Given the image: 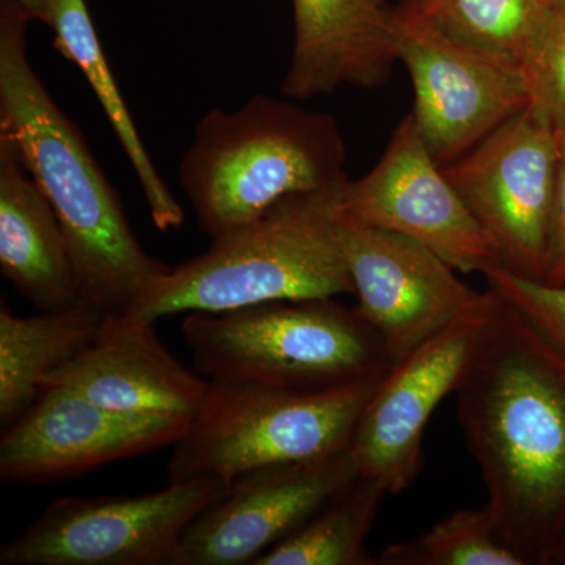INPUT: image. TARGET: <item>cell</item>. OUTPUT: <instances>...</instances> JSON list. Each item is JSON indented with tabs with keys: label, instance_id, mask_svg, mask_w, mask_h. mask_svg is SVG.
Returning <instances> with one entry per match:
<instances>
[{
	"label": "cell",
	"instance_id": "6da1fadb",
	"mask_svg": "<svg viewBox=\"0 0 565 565\" xmlns=\"http://www.w3.org/2000/svg\"><path fill=\"white\" fill-rule=\"evenodd\" d=\"M455 394L498 534L526 565L553 564L565 542L564 356L498 296Z\"/></svg>",
	"mask_w": 565,
	"mask_h": 565
},
{
	"label": "cell",
	"instance_id": "7a4b0ae2",
	"mask_svg": "<svg viewBox=\"0 0 565 565\" xmlns=\"http://www.w3.org/2000/svg\"><path fill=\"white\" fill-rule=\"evenodd\" d=\"M31 21L17 3H0V132L61 222L85 303L125 315L170 266L143 250L84 134L32 68Z\"/></svg>",
	"mask_w": 565,
	"mask_h": 565
},
{
	"label": "cell",
	"instance_id": "3957f363",
	"mask_svg": "<svg viewBox=\"0 0 565 565\" xmlns=\"http://www.w3.org/2000/svg\"><path fill=\"white\" fill-rule=\"evenodd\" d=\"M344 184L286 196L255 221L211 237L203 255L170 267L126 315L156 322L193 311L353 296L340 233Z\"/></svg>",
	"mask_w": 565,
	"mask_h": 565
},
{
	"label": "cell",
	"instance_id": "277c9868",
	"mask_svg": "<svg viewBox=\"0 0 565 565\" xmlns=\"http://www.w3.org/2000/svg\"><path fill=\"white\" fill-rule=\"evenodd\" d=\"M345 159L333 115L255 95L196 122L178 178L200 230L215 237L286 196L343 184Z\"/></svg>",
	"mask_w": 565,
	"mask_h": 565
},
{
	"label": "cell",
	"instance_id": "5b68a950",
	"mask_svg": "<svg viewBox=\"0 0 565 565\" xmlns=\"http://www.w3.org/2000/svg\"><path fill=\"white\" fill-rule=\"evenodd\" d=\"M181 332L196 373L218 384L321 392L384 377L396 364L374 327L334 297L193 311Z\"/></svg>",
	"mask_w": 565,
	"mask_h": 565
},
{
	"label": "cell",
	"instance_id": "8992f818",
	"mask_svg": "<svg viewBox=\"0 0 565 565\" xmlns=\"http://www.w3.org/2000/svg\"><path fill=\"white\" fill-rule=\"evenodd\" d=\"M382 379L321 392L210 381L202 407L173 444L169 482L232 484L258 468L344 451Z\"/></svg>",
	"mask_w": 565,
	"mask_h": 565
},
{
	"label": "cell",
	"instance_id": "52a82bcc",
	"mask_svg": "<svg viewBox=\"0 0 565 565\" xmlns=\"http://www.w3.org/2000/svg\"><path fill=\"white\" fill-rule=\"evenodd\" d=\"M230 484L169 482L166 489L54 501L0 550V565H167L185 527Z\"/></svg>",
	"mask_w": 565,
	"mask_h": 565
},
{
	"label": "cell",
	"instance_id": "ba28073f",
	"mask_svg": "<svg viewBox=\"0 0 565 565\" xmlns=\"http://www.w3.org/2000/svg\"><path fill=\"white\" fill-rule=\"evenodd\" d=\"M559 140L530 107L444 167L504 269L545 280Z\"/></svg>",
	"mask_w": 565,
	"mask_h": 565
},
{
	"label": "cell",
	"instance_id": "9c48e42d",
	"mask_svg": "<svg viewBox=\"0 0 565 565\" xmlns=\"http://www.w3.org/2000/svg\"><path fill=\"white\" fill-rule=\"evenodd\" d=\"M497 303V294L487 289L470 310L394 364L364 405L349 451L360 475L381 482L388 494L404 492L422 473L427 423L462 382Z\"/></svg>",
	"mask_w": 565,
	"mask_h": 565
},
{
	"label": "cell",
	"instance_id": "30bf717a",
	"mask_svg": "<svg viewBox=\"0 0 565 565\" xmlns=\"http://www.w3.org/2000/svg\"><path fill=\"white\" fill-rule=\"evenodd\" d=\"M394 50L414 84L416 128L441 167L530 106L522 68L441 35L408 7L396 9Z\"/></svg>",
	"mask_w": 565,
	"mask_h": 565
},
{
	"label": "cell",
	"instance_id": "8fae6325",
	"mask_svg": "<svg viewBox=\"0 0 565 565\" xmlns=\"http://www.w3.org/2000/svg\"><path fill=\"white\" fill-rule=\"evenodd\" d=\"M341 210L356 221L403 234L437 253L457 273L503 267L500 255L405 115L381 161L360 180H348Z\"/></svg>",
	"mask_w": 565,
	"mask_h": 565
},
{
	"label": "cell",
	"instance_id": "7c38bea8",
	"mask_svg": "<svg viewBox=\"0 0 565 565\" xmlns=\"http://www.w3.org/2000/svg\"><path fill=\"white\" fill-rule=\"evenodd\" d=\"M189 423L180 416L111 411L66 386L46 385L35 404L3 429L0 478L13 486L76 478L173 446Z\"/></svg>",
	"mask_w": 565,
	"mask_h": 565
},
{
	"label": "cell",
	"instance_id": "4fadbf2b",
	"mask_svg": "<svg viewBox=\"0 0 565 565\" xmlns=\"http://www.w3.org/2000/svg\"><path fill=\"white\" fill-rule=\"evenodd\" d=\"M356 310L399 362L481 300L437 253L403 234L341 214Z\"/></svg>",
	"mask_w": 565,
	"mask_h": 565
},
{
	"label": "cell",
	"instance_id": "5bb4252c",
	"mask_svg": "<svg viewBox=\"0 0 565 565\" xmlns=\"http://www.w3.org/2000/svg\"><path fill=\"white\" fill-rule=\"evenodd\" d=\"M359 473L349 449L248 471L192 520L167 565H253Z\"/></svg>",
	"mask_w": 565,
	"mask_h": 565
},
{
	"label": "cell",
	"instance_id": "9a60e30c",
	"mask_svg": "<svg viewBox=\"0 0 565 565\" xmlns=\"http://www.w3.org/2000/svg\"><path fill=\"white\" fill-rule=\"evenodd\" d=\"M46 385L66 386L111 411L192 419L211 382L167 351L154 322L125 313L107 315L95 340Z\"/></svg>",
	"mask_w": 565,
	"mask_h": 565
},
{
	"label": "cell",
	"instance_id": "2e32d148",
	"mask_svg": "<svg viewBox=\"0 0 565 565\" xmlns=\"http://www.w3.org/2000/svg\"><path fill=\"white\" fill-rule=\"evenodd\" d=\"M294 46L281 93L303 99L341 87L374 90L397 62L386 0H292Z\"/></svg>",
	"mask_w": 565,
	"mask_h": 565
},
{
	"label": "cell",
	"instance_id": "e0dca14e",
	"mask_svg": "<svg viewBox=\"0 0 565 565\" xmlns=\"http://www.w3.org/2000/svg\"><path fill=\"white\" fill-rule=\"evenodd\" d=\"M0 273L39 311L85 303L61 222L0 132Z\"/></svg>",
	"mask_w": 565,
	"mask_h": 565
},
{
	"label": "cell",
	"instance_id": "ac0fdd59",
	"mask_svg": "<svg viewBox=\"0 0 565 565\" xmlns=\"http://www.w3.org/2000/svg\"><path fill=\"white\" fill-rule=\"evenodd\" d=\"M106 313L82 303L61 311L17 316L0 305V424L20 419L43 393L44 382L95 340Z\"/></svg>",
	"mask_w": 565,
	"mask_h": 565
},
{
	"label": "cell",
	"instance_id": "d6986e66",
	"mask_svg": "<svg viewBox=\"0 0 565 565\" xmlns=\"http://www.w3.org/2000/svg\"><path fill=\"white\" fill-rule=\"evenodd\" d=\"M44 24L50 25L54 32L55 50L81 70L102 104L104 114L140 182L156 228L161 232L180 228L184 223V210L167 188L145 148L131 111L126 107L120 88L111 74L87 3L85 0H54Z\"/></svg>",
	"mask_w": 565,
	"mask_h": 565
},
{
	"label": "cell",
	"instance_id": "ffe728a7",
	"mask_svg": "<svg viewBox=\"0 0 565 565\" xmlns=\"http://www.w3.org/2000/svg\"><path fill=\"white\" fill-rule=\"evenodd\" d=\"M385 487L356 475L253 565H374L364 550Z\"/></svg>",
	"mask_w": 565,
	"mask_h": 565
},
{
	"label": "cell",
	"instance_id": "44dd1931",
	"mask_svg": "<svg viewBox=\"0 0 565 565\" xmlns=\"http://www.w3.org/2000/svg\"><path fill=\"white\" fill-rule=\"evenodd\" d=\"M403 7L441 35L519 68L550 11L545 0H418Z\"/></svg>",
	"mask_w": 565,
	"mask_h": 565
},
{
	"label": "cell",
	"instance_id": "7402d4cb",
	"mask_svg": "<svg viewBox=\"0 0 565 565\" xmlns=\"http://www.w3.org/2000/svg\"><path fill=\"white\" fill-rule=\"evenodd\" d=\"M374 565H526L501 535L489 505L452 512L430 530L382 550Z\"/></svg>",
	"mask_w": 565,
	"mask_h": 565
},
{
	"label": "cell",
	"instance_id": "603a6c76",
	"mask_svg": "<svg viewBox=\"0 0 565 565\" xmlns=\"http://www.w3.org/2000/svg\"><path fill=\"white\" fill-rule=\"evenodd\" d=\"M530 109L556 131L565 128V0L548 17L522 66Z\"/></svg>",
	"mask_w": 565,
	"mask_h": 565
},
{
	"label": "cell",
	"instance_id": "cb8c5ba5",
	"mask_svg": "<svg viewBox=\"0 0 565 565\" xmlns=\"http://www.w3.org/2000/svg\"><path fill=\"white\" fill-rule=\"evenodd\" d=\"M487 285L515 308L565 359V285L520 277L504 267L484 274Z\"/></svg>",
	"mask_w": 565,
	"mask_h": 565
},
{
	"label": "cell",
	"instance_id": "d4e9b609",
	"mask_svg": "<svg viewBox=\"0 0 565 565\" xmlns=\"http://www.w3.org/2000/svg\"><path fill=\"white\" fill-rule=\"evenodd\" d=\"M559 158L552 218H550L548 256H546V282L565 285V128L557 131Z\"/></svg>",
	"mask_w": 565,
	"mask_h": 565
},
{
	"label": "cell",
	"instance_id": "484cf974",
	"mask_svg": "<svg viewBox=\"0 0 565 565\" xmlns=\"http://www.w3.org/2000/svg\"><path fill=\"white\" fill-rule=\"evenodd\" d=\"M9 2L20 6L32 21L44 22L46 21L47 14H50L54 0H9Z\"/></svg>",
	"mask_w": 565,
	"mask_h": 565
},
{
	"label": "cell",
	"instance_id": "4316f807",
	"mask_svg": "<svg viewBox=\"0 0 565 565\" xmlns=\"http://www.w3.org/2000/svg\"><path fill=\"white\" fill-rule=\"evenodd\" d=\"M553 564L565 565V542L561 545V548L557 550L555 559H553Z\"/></svg>",
	"mask_w": 565,
	"mask_h": 565
},
{
	"label": "cell",
	"instance_id": "83f0119b",
	"mask_svg": "<svg viewBox=\"0 0 565 565\" xmlns=\"http://www.w3.org/2000/svg\"><path fill=\"white\" fill-rule=\"evenodd\" d=\"M418 0H401V6H412V3H416Z\"/></svg>",
	"mask_w": 565,
	"mask_h": 565
},
{
	"label": "cell",
	"instance_id": "f1b7e54d",
	"mask_svg": "<svg viewBox=\"0 0 565 565\" xmlns=\"http://www.w3.org/2000/svg\"><path fill=\"white\" fill-rule=\"evenodd\" d=\"M548 6H556V3L563 2V0H545Z\"/></svg>",
	"mask_w": 565,
	"mask_h": 565
}]
</instances>
